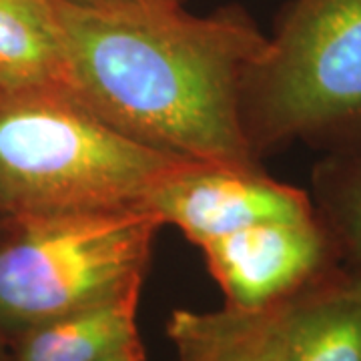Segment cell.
<instances>
[{"mask_svg":"<svg viewBox=\"0 0 361 361\" xmlns=\"http://www.w3.org/2000/svg\"><path fill=\"white\" fill-rule=\"evenodd\" d=\"M68 89L109 125L191 161L257 167L243 87L267 39L239 11L177 2L92 8L52 0Z\"/></svg>","mask_w":361,"mask_h":361,"instance_id":"cell-1","label":"cell"},{"mask_svg":"<svg viewBox=\"0 0 361 361\" xmlns=\"http://www.w3.org/2000/svg\"><path fill=\"white\" fill-rule=\"evenodd\" d=\"M0 361H13V357H8V355L4 353V349H2V343H0Z\"/></svg>","mask_w":361,"mask_h":361,"instance_id":"cell-14","label":"cell"},{"mask_svg":"<svg viewBox=\"0 0 361 361\" xmlns=\"http://www.w3.org/2000/svg\"><path fill=\"white\" fill-rule=\"evenodd\" d=\"M189 161L121 133L71 90L0 92V211L11 221L142 207Z\"/></svg>","mask_w":361,"mask_h":361,"instance_id":"cell-2","label":"cell"},{"mask_svg":"<svg viewBox=\"0 0 361 361\" xmlns=\"http://www.w3.org/2000/svg\"><path fill=\"white\" fill-rule=\"evenodd\" d=\"M71 4L80 6H92V8H118V6H141V4H165V2H177L180 0H65Z\"/></svg>","mask_w":361,"mask_h":361,"instance_id":"cell-12","label":"cell"},{"mask_svg":"<svg viewBox=\"0 0 361 361\" xmlns=\"http://www.w3.org/2000/svg\"><path fill=\"white\" fill-rule=\"evenodd\" d=\"M227 307L253 311L293 295L322 275L329 243L317 217L263 221L201 245Z\"/></svg>","mask_w":361,"mask_h":361,"instance_id":"cell-6","label":"cell"},{"mask_svg":"<svg viewBox=\"0 0 361 361\" xmlns=\"http://www.w3.org/2000/svg\"><path fill=\"white\" fill-rule=\"evenodd\" d=\"M68 89L52 0H0V92Z\"/></svg>","mask_w":361,"mask_h":361,"instance_id":"cell-9","label":"cell"},{"mask_svg":"<svg viewBox=\"0 0 361 361\" xmlns=\"http://www.w3.org/2000/svg\"><path fill=\"white\" fill-rule=\"evenodd\" d=\"M251 313L275 361H361V273L317 275L293 295Z\"/></svg>","mask_w":361,"mask_h":361,"instance_id":"cell-7","label":"cell"},{"mask_svg":"<svg viewBox=\"0 0 361 361\" xmlns=\"http://www.w3.org/2000/svg\"><path fill=\"white\" fill-rule=\"evenodd\" d=\"M245 97L253 149L361 125V0H295Z\"/></svg>","mask_w":361,"mask_h":361,"instance_id":"cell-4","label":"cell"},{"mask_svg":"<svg viewBox=\"0 0 361 361\" xmlns=\"http://www.w3.org/2000/svg\"><path fill=\"white\" fill-rule=\"evenodd\" d=\"M169 336L180 361H275L251 311H177Z\"/></svg>","mask_w":361,"mask_h":361,"instance_id":"cell-10","label":"cell"},{"mask_svg":"<svg viewBox=\"0 0 361 361\" xmlns=\"http://www.w3.org/2000/svg\"><path fill=\"white\" fill-rule=\"evenodd\" d=\"M163 223L145 207L13 221L0 243V325H30L141 289Z\"/></svg>","mask_w":361,"mask_h":361,"instance_id":"cell-3","label":"cell"},{"mask_svg":"<svg viewBox=\"0 0 361 361\" xmlns=\"http://www.w3.org/2000/svg\"><path fill=\"white\" fill-rule=\"evenodd\" d=\"M141 289L30 325L20 331L13 361H101L137 336Z\"/></svg>","mask_w":361,"mask_h":361,"instance_id":"cell-8","label":"cell"},{"mask_svg":"<svg viewBox=\"0 0 361 361\" xmlns=\"http://www.w3.org/2000/svg\"><path fill=\"white\" fill-rule=\"evenodd\" d=\"M341 221L348 245L361 271V163L353 171L341 207Z\"/></svg>","mask_w":361,"mask_h":361,"instance_id":"cell-11","label":"cell"},{"mask_svg":"<svg viewBox=\"0 0 361 361\" xmlns=\"http://www.w3.org/2000/svg\"><path fill=\"white\" fill-rule=\"evenodd\" d=\"M145 209L163 225H175L195 245H203L263 221L315 217L307 195L267 177L259 167H225L189 161L145 199Z\"/></svg>","mask_w":361,"mask_h":361,"instance_id":"cell-5","label":"cell"},{"mask_svg":"<svg viewBox=\"0 0 361 361\" xmlns=\"http://www.w3.org/2000/svg\"><path fill=\"white\" fill-rule=\"evenodd\" d=\"M147 360V353H145V348H142L141 339L135 337L127 341L125 345H121L118 349H115L113 353H109L106 357H103L101 361H145Z\"/></svg>","mask_w":361,"mask_h":361,"instance_id":"cell-13","label":"cell"}]
</instances>
